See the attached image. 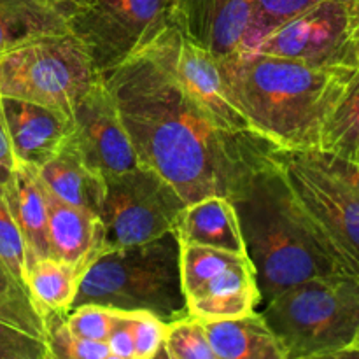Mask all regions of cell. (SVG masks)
I'll return each mask as SVG.
<instances>
[{
  "label": "cell",
  "instance_id": "cell-1",
  "mask_svg": "<svg viewBox=\"0 0 359 359\" xmlns=\"http://www.w3.org/2000/svg\"><path fill=\"white\" fill-rule=\"evenodd\" d=\"M102 77L139 165L161 175L186 203L210 195L237 198L273 161V144L221 126L146 46Z\"/></svg>",
  "mask_w": 359,
  "mask_h": 359
},
{
  "label": "cell",
  "instance_id": "cell-2",
  "mask_svg": "<svg viewBox=\"0 0 359 359\" xmlns=\"http://www.w3.org/2000/svg\"><path fill=\"white\" fill-rule=\"evenodd\" d=\"M231 97L256 135L280 151H318L358 67L309 65L258 51L219 60Z\"/></svg>",
  "mask_w": 359,
  "mask_h": 359
},
{
  "label": "cell",
  "instance_id": "cell-3",
  "mask_svg": "<svg viewBox=\"0 0 359 359\" xmlns=\"http://www.w3.org/2000/svg\"><path fill=\"white\" fill-rule=\"evenodd\" d=\"M231 202L256 272L262 305L294 284L344 273L305 219L276 154Z\"/></svg>",
  "mask_w": 359,
  "mask_h": 359
},
{
  "label": "cell",
  "instance_id": "cell-4",
  "mask_svg": "<svg viewBox=\"0 0 359 359\" xmlns=\"http://www.w3.org/2000/svg\"><path fill=\"white\" fill-rule=\"evenodd\" d=\"M84 304L151 312L163 323L189 316L182 294L181 245L174 231L144 244L104 249L79 279L72 309Z\"/></svg>",
  "mask_w": 359,
  "mask_h": 359
},
{
  "label": "cell",
  "instance_id": "cell-5",
  "mask_svg": "<svg viewBox=\"0 0 359 359\" xmlns=\"http://www.w3.org/2000/svg\"><path fill=\"white\" fill-rule=\"evenodd\" d=\"M262 316L286 359L347 358L359 326V280L314 277L263 304Z\"/></svg>",
  "mask_w": 359,
  "mask_h": 359
},
{
  "label": "cell",
  "instance_id": "cell-6",
  "mask_svg": "<svg viewBox=\"0 0 359 359\" xmlns=\"http://www.w3.org/2000/svg\"><path fill=\"white\" fill-rule=\"evenodd\" d=\"M98 77L86 48L69 28L34 35L0 53V97L70 116Z\"/></svg>",
  "mask_w": 359,
  "mask_h": 359
},
{
  "label": "cell",
  "instance_id": "cell-7",
  "mask_svg": "<svg viewBox=\"0 0 359 359\" xmlns=\"http://www.w3.org/2000/svg\"><path fill=\"white\" fill-rule=\"evenodd\" d=\"M284 179L323 248L359 280V196L307 151H276Z\"/></svg>",
  "mask_w": 359,
  "mask_h": 359
},
{
  "label": "cell",
  "instance_id": "cell-8",
  "mask_svg": "<svg viewBox=\"0 0 359 359\" xmlns=\"http://www.w3.org/2000/svg\"><path fill=\"white\" fill-rule=\"evenodd\" d=\"M182 196L144 165L105 177L100 219L104 249L144 244L175 230Z\"/></svg>",
  "mask_w": 359,
  "mask_h": 359
},
{
  "label": "cell",
  "instance_id": "cell-9",
  "mask_svg": "<svg viewBox=\"0 0 359 359\" xmlns=\"http://www.w3.org/2000/svg\"><path fill=\"white\" fill-rule=\"evenodd\" d=\"M181 283L186 309L200 321L241 318L262 305L248 255L181 244Z\"/></svg>",
  "mask_w": 359,
  "mask_h": 359
},
{
  "label": "cell",
  "instance_id": "cell-10",
  "mask_svg": "<svg viewBox=\"0 0 359 359\" xmlns=\"http://www.w3.org/2000/svg\"><path fill=\"white\" fill-rule=\"evenodd\" d=\"M174 0H90L65 18L100 76L111 72L170 18Z\"/></svg>",
  "mask_w": 359,
  "mask_h": 359
},
{
  "label": "cell",
  "instance_id": "cell-11",
  "mask_svg": "<svg viewBox=\"0 0 359 359\" xmlns=\"http://www.w3.org/2000/svg\"><path fill=\"white\" fill-rule=\"evenodd\" d=\"M142 46H146L170 70L181 86L221 126L231 132L255 133L238 111L221 62L212 53L184 37L170 21H167Z\"/></svg>",
  "mask_w": 359,
  "mask_h": 359
},
{
  "label": "cell",
  "instance_id": "cell-12",
  "mask_svg": "<svg viewBox=\"0 0 359 359\" xmlns=\"http://www.w3.org/2000/svg\"><path fill=\"white\" fill-rule=\"evenodd\" d=\"M248 51L309 65L356 67L351 51L347 0H325L309 7L273 28Z\"/></svg>",
  "mask_w": 359,
  "mask_h": 359
},
{
  "label": "cell",
  "instance_id": "cell-13",
  "mask_svg": "<svg viewBox=\"0 0 359 359\" xmlns=\"http://www.w3.org/2000/svg\"><path fill=\"white\" fill-rule=\"evenodd\" d=\"M74 142L98 174H121L137 167L135 149L104 77L74 107Z\"/></svg>",
  "mask_w": 359,
  "mask_h": 359
},
{
  "label": "cell",
  "instance_id": "cell-14",
  "mask_svg": "<svg viewBox=\"0 0 359 359\" xmlns=\"http://www.w3.org/2000/svg\"><path fill=\"white\" fill-rule=\"evenodd\" d=\"M255 4L256 0H174L168 21L189 41L224 60L244 51Z\"/></svg>",
  "mask_w": 359,
  "mask_h": 359
},
{
  "label": "cell",
  "instance_id": "cell-15",
  "mask_svg": "<svg viewBox=\"0 0 359 359\" xmlns=\"http://www.w3.org/2000/svg\"><path fill=\"white\" fill-rule=\"evenodd\" d=\"M11 146L18 163L41 168L74 137V116L34 102L2 97Z\"/></svg>",
  "mask_w": 359,
  "mask_h": 359
},
{
  "label": "cell",
  "instance_id": "cell-16",
  "mask_svg": "<svg viewBox=\"0 0 359 359\" xmlns=\"http://www.w3.org/2000/svg\"><path fill=\"white\" fill-rule=\"evenodd\" d=\"M51 255L81 273L104 251V226L98 214L70 205L46 189Z\"/></svg>",
  "mask_w": 359,
  "mask_h": 359
},
{
  "label": "cell",
  "instance_id": "cell-17",
  "mask_svg": "<svg viewBox=\"0 0 359 359\" xmlns=\"http://www.w3.org/2000/svg\"><path fill=\"white\" fill-rule=\"evenodd\" d=\"M174 233L181 244L205 245L248 255L237 210L226 196L210 195L186 203L179 214Z\"/></svg>",
  "mask_w": 359,
  "mask_h": 359
},
{
  "label": "cell",
  "instance_id": "cell-18",
  "mask_svg": "<svg viewBox=\"0 0 359 359\" xmlns=\"http://www.w3.org/2000/svg\"><path fill=\"white\" fill-rule=\"evenodd\" d=\"M2 186L23 238L27 263L42 256H53L48 235V198L37 170L18 163Z\"/></svg>",
  "mask_w": 359,
  "mask_h": 359
},
{
  "label": "cell",
  "instance_id": "cell-19",
  "mask_svg": "<svg viewBox=\"0 0 359 359\" xmlns=\"http://www.w3.org/2000/svg\"><path fill=\"white\" fill-rule=\"evenodd\" d=\"M37 175L44 188L70 205L100 216L105 196V179L86 163L74 137L41 168Z\"/></svg>",
  "mask_w": 359,
  "mask_h": 359
},
{
  "label": "cell",
  "instance_id": "cell-20",
  "mask_svg": "<svg viewBox=\"0 0 359 359\" xmlns=\"http://www.w3.org/2000/svg\"><path fill=\"white\" fill-rule=\"evenodd\" d=\"M203 328L216 359H286L262 312L203 321Z\"/></svg>",
  "mask_w": 359,
  "mask_h": 359
},
{
  "label": "cell",
  "instance_id": "cell-21",
  "mask_svg": "<svg viewBox=\"0 0 359 359\" xmlns=\"http://www.w3.org/2000/svg\"><path fill=\"white\" fill-rule=\"evenodd\" d=\"M81 276L76 266L55 256H42L27 263L25 286L46 321L53 316L65 318L69 314Z\"/></svg>",
  "mask_w": 359,
  "mask_h": 359
},
{
  "label": "cell",
  "instance_id": "cell-22",
  "mask_svg": "<svg viewBox=\"0 0 359 359\" xmlns=\"http://www.w3.org/2000/svg\"><path fill=\"white\" fill-rule=\"evenodd\" d=\"M56 7L37 0H0V53L34 35L67 30Z\"/></svg>",
  "mask_w": 359,
  "mask_h": 359
},
{
  "label": "cell",
  "instance_id": "cell-23",
  "mask_svg": "<svg viewBox=\"0 0 359 359\" xmlns=\"http://www.w3.org/2000/svg\"><path fill=\"white\" fill-rule=\"evenodd\" d=\"M359 149V69L346 93L330 114L318 151L342 158L356 156Z\"/></svg>",
  "mask_w": 359,
  "mask_h": 359
},
{
  "label": "cell",
  "instance_id": "cell-24",
  "mask_svg": "<svg viewBox=\"0 0 359 359\" xmlns=\"http://www.w3.org/2000/svg\"><path fill=\"white\" fill-rule=\"evenodd\" d=\"M0 321L46 340V319L35 307L23 280L0 259Z\"/></svg>",
  "mask_w": 359,
  "mask_h": 359
},
{
  "label": "cell",
  "instance_id": "cell-25",
  "mask_svg": "<svg viewBox=\"0 0 359 359\" xmlns=\"http://www.w3.org/2000/svg\"><path fill=\"white\" fill-rule=\"evenodd\" d=\"M167 359H216L203 321L186 316L165 326L161 356Z\"/></svg>",
  "mask_w": 359,
  "mask_h": 359
},
{
  "label": "cell",
  "instance_id": "cell-26",
  "mask_svg": "<svg viewBox=\"0 0 359 359\" xmlns=\"http://www.w3.org/2000/svg\"><path fill=\"white\" fill-rule=\"evenodd\" d=\"M48 342L51 359H111V353L105 342L83 339L70 332L65 325V318L53 316L46 321Z\"/></svg>",
  "mask_w": 359,
  "mask_h": 359
},
{
  "label": "cell",
  "instance_id": "cell-27",
  "mask_svg": "<svg viewBox=\"0 0 359 359\" xmlns=\"http://www.w3.org/2000/svg\"><path fill=\"white\" fill-rule=\"evenodd\" d=\"M321 2L325 0H256L244 51L251 49L280 23Z\"/></svg>",
  "mask_w": 359,
  "mask_h": 359
},
{
  "label": "cell",
  "instance_id": "cell-28",
  "mask_svg": "<svg viewBox=\"0 0 359 359\" xmlns=\"http://www.w3.org/2000/svg\"><path fill=\"white\" fill-rule=\"evenodd\" d=\"M119 314H121V311H116V309L84 304L79 307H74L65 316V325L70 332L83 337V339L105 342L118 325Z\"/></svg>",
  "mask_w": 359,
  "mask_h": 359
},
{
  "label": "cell",
  "instance_id": "cell-29",
  "mask_svg": "<svg viewBox=\"0 0 359 359\" xmlns=\"http://www.w3.org/2000/svg\"><path fill=\"white\" fill-rule=\"evenodd\" d=\"M126 323L132 332L135 359L160 358L167 323L144 311L126 312Z\"/></svg>",
  "mask_w": 359,
  "mask_h": 359
},
{
  "label": "cell",
  "instance_id": "cell-30",
  "mask_svg": "<svg viewBox=\"0 0 359 359\" xmlns=\"http://www.w3.org/2000/svg\"><path fill=\"white\" fill-rule=\"evenodd\" d=\"M0 259L25 283V266H27L25 244L2 184H0Z\"/></svg>",
  "mask_w": 359,
  "mask_h": 359
},
{
  "label": "cell",
  "instance_id": "cell-31",
  "mask_svg": "<svg viewBox=\"0 0 359 359\" xmlns=\"http://www.w3.org/2000/svg\"><path fill=\"white\" fill-rule=\"evenodd\" d=\"M0 359H51L48 342L0 321Z\"/></svg>",
  "mask_w": 359,
  "mask_h": 359
},
{
  "label": "cell",
  "instance_id": "cell-32",
  "mask_svg": "<svg viewBox=\"0 0 359 359\" xmlns=\"http://www.w3.org/2000/svg\"><path fill=\"white\" fill-rule=\"evenodd\" d=\"M323 168L335 175L347 188L353 189L359 196V163L351 158L337 156V154L323 153V151H307Z\"/></svg>",
  "mask_w": 359,
  "mask_h": 359
},
{
  "label": "cell",
  "instance_id": "cell-33",
  "mask_svg": "<svg viewBox=\"0 0 359 359\" xmlns=\"http://www.w3.org/2000/svg\"><path fill=\"white\" fill-rule=\"evenodd\" d=\"M105 344H107L109 353H111V359H135L132 332H130L128 323H126V311H121L118 325L112 330Z\"/></svg>",
  "mask_w": 359,
  "mask_h": 359
},
{
  "label": "cell",
  "instance_id": "cell-34",
  "mask_svg": "<svg viewBox=\"0 0 359 359\" xmlns=\"http://www.w3.org/2000/svg\"><path fill=\"white\" fill-rule=\"evenodd\" d=\"M18 161L13 153V146H11L9 130H7L6 114H4L2 97H0V184H4L9 179Z\"/></svg>",
  "mask_w": 359,
  "mask_h": 359
},
{
  "label": "cell",
  "instance_id": "cell-35",
  "mask_svg": "<svg viewBox=\"0 0 359 359\" xmlns=\"http://www.w3.org/2000/svg\"><path fill=\"white\" fill-rule=\"evenodd\" d=\"M349 11V41L356 67H359V0H347Z\"/></svg>",
  "mask_w": 359,
  "mask_h": 359
},
{
  "label": "cell",
  "instance_id": "cell-36",
  "mask_svg": "<svg viewBox=\"0 0 359 359\" xmlns=\"http://www.w3.org/2000/svg\"><path fill=\"white\" fill-rule=\"evenodd\" d=\"M53 2H55L56 11H58L63 18H67L72 11H76L77 7L84 6V4L90 2V0H53Z\"/></svg>",
  "mask_w": 359,
  "mask_h": 359
},
{
  "label": "cell",
  "instance_id": "cell-37",
  "mask_svg": "<svg viewBox=\"0 0 359 359\" xmlns=\"http://www.w3.org/2000/svg\"><path fill=\"white\" fill-rule=\"evenodd\" d=\"M347 356H359V326H358L356 337H354V342L353 346H351L349 354H347Z\"/></svg>",
  "mask_w": 359,
  "mask_h": 359
},
{
  "label": "cell",
  "instance_id": "cell-38",
  "mask_svg": "<svg viewBox=\"0 0 359 359\" xmlns=\"http://www.w3.org/2000/svg\"><path fill=\"white\" fill-rule=\"evenodd\" d=\"M37 2H42V4H49V6H53V7H55V2H53V0H37Z\"/></svg>",
  "mask_w": 359,
  "mask_h": 359
},
{
  "label": "cell",
  "instance_id": "cell-39",
  "mask_svg": "<svg viewBox=\"0 0 359 359\" xmlns=\"http://www.w3.org/2000/svg\"><path fill=\"white\" fill-rule=\"evenodd\" d=\"M353 160H354V161H358V163H359V149H358V153H356V156H354V158H353Z\"/></svg>",
  "mask_w": 359,
  "mask_h": 359
}]
</instances>
